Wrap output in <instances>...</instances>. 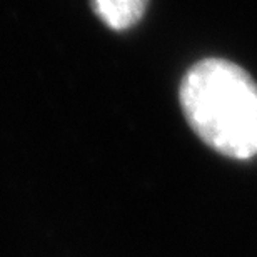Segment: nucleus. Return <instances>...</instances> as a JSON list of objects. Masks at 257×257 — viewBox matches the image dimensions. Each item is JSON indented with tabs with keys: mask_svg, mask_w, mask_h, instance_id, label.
Wrapping results in <instances>:
<instances>
[{
	"mask_svg": "<svg viewBox=\"0 0 257 257\" xmlns=\"http://www.w3.org/2000/svg\"><path fill=\"white\" fill-rule=\"evenodd\" d=\"M187 124L205 146L234 161L257 156V82L242 67L204 59L179 89Z\"/></svg>",
	"mask_w": 257,
	"mask_h": 257,
	"instance_id": "f257e3e1",
	"label": "nucleus"
},
{
	"mask_svg": "<svg viewBox=\"0 0 257 257\" xmlns=\"http://www.w3.org/2000/svg\"><path fill=\"white\" fill-rule=\"evenodd\" d=\"M95 14L107 27L127 30L144 17L149 0H92Z\"/></svg>",
	"mask_w": 257,
	"mask_h": 257,
	"instance_id": "f03ea898",
	"label": "nucleus"
}]
</instances>
